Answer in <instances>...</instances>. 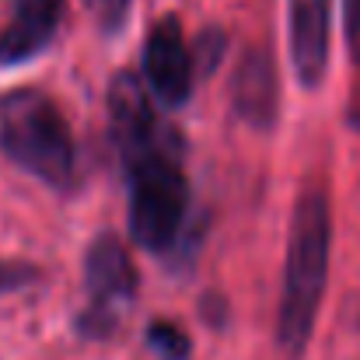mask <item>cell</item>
Wrapping results in <instances>:
<instances>
[{
  "mask_svg": "<svg viewBox=\"0 0 360 360\" xmlns=\"http://www.w3.org/2000/svg\"><path fill=\"white\" fill-rule=\"evenodd\" d=\"M133 287H136V273L126 248L116 238H98L88 252V290L95 304L98 308L120 304L122 297L133 294Z\"/></svg>",
  "mask_w": 360,
  "mask_h": 360,
  "instance_id": "obj_8",
  "label": "cell"
},
{
  "mask_svg": "<svg viewBox=\"0 0 360 360\" xmlns=\"http://www.w3.org/2000/svg\"><path fill=\"white\" fill-rule=\"evenodd\" d=\"M84 4L91 7V14L105 28H120L122 18H126V7H129V0H84Z\"/></svg>",
  "mask_w": 360,
  "mask_h": 360,
  "instance_id": "obj_11",
  "label": "cell"
},
{
  "mask_svg": "<svg viewBox=\"0 0 360 360\" xmlns=\"http://www.w3.org/2000/svg\"><path fill=\"white\" fill-rule=\"evenodd\" d=\"M143 74H147L150 95L165 109H179L193 95V56L172 18H165L150 32L147 49H143Z\"/></svg>",
  "mask_w": 360,
  "mask_h": 360,
  "instance_id": "obj_5",
  "label": "cell"
},
{
  "mask_svg": "<svg viewBox=\"0 0 360 360\" xmlns=\"http://www.w3.org/2000/svg\"><path fill=\"white\" fill-rule=\"evenodd\" d=\"M63 14V0H14V18L0 32V67L32 60L53 35Z\"/></svg>",
  "mask_w": 360,
  "mask_h": 360,
  "instance_id": "obj_7",
  "label": "cell"
},
{
  "mask_svg": "<svg viewBox=\"0 0 360 360\" xmlns=\"http://www.w3.org/2000/svg\"><path fill=\"white\" fill-rule=\"evenodd\" d=\"M357 126H360V116H357Z\"/></svg>",
  "mask_w": 360,
  "mask_h": 360,
  "instance_id": "obj_14",
  "label": "cell"
},
{
  "mask_svg": "<svg viewBox=\"0 0 360 360\" xmlns=\"http://www.w3.org/2000/svg\"><path fill=\"white\" fill-rule=\"evenodd\" d=\"M235 105L252 126H269L276 120V70L266 53L245 56L235 77Z\"/></svg>",
  "mask_w": 360,
  "mask_h": 360,
  "instance_id": "obj_9",
  "label": "cell"
},
{
  "mask_svg": "<svg viewBox=\"0 0 360 360\" xmlns=\"http://www.w3.org/2000/svg\"><path fill=\"white\" fill-rule=\"evenodd\" d=\"M290 56L304 84H319L329 63V0H290Z\"/></svg>",
  "mask_w": 360,
  "mask_h": 360,
  "instance_id": "obj_6",
  "label": "cell"
},
{
  "mask_svg": "<svg viewBox=\"0 0 360 360\" xmlns=\"http://www.w3.org/2000/svg\"><path fill=\"white\" fill-rule=\"evenodd\" d=\"M329 241H333L329 200L322 193L301 196L294 210V224H290L283 301H280V322H276V336L287 354H301L311 336L319 301L326 290V273H329Z\"/></svg>",
  "mask_w": 360,
  "mask_h": 360,
  "instance_id": "obj_1",
  "label": "cell"
},
{
  "mask_svg": "<svg viewBox=\"0 0 360 360\" xmlns=\"http://www.w3.org/2000/svg\"><path fill=\"white\" fill-rule=\"evenodd\" d=\"M347 42L360 60V0H347Z\"/></svg>",
  "mask_w": 360,
  "mask_h": 360,
  "instance_id": "obj_13",
  "label": "cell"
},
{
  "mask_svg": "<svg viewBox=\"0 0 360 360\" xmlns=\"http://www.w3.org/2000/svg\"><path fill=\"white\" fill-rule=\"evenodd\" d=\"M129 231L147 252H165L186 217V179L175 154L147 158L129 168Z\"/></svg>",
  "mask_w": 360,
  "mask_h": 360,
  "instance_id": "obj_3",
  "label": "cell"
},
{
  "mask_svg": "<svg viewBox=\"0 0 360 360\" xmlns=\"http://www.w3.org/2000/svg\"><path fill=\"white\" fill-rule=\"evenodd\" d=\"M150 343L161 350V357H168V360H182L186 350H189L186 336H179L172 326H150Z\"/></svg>",
  "mask_w": 360,
  "mask_h": 360,
  "instance_id": "obj_10",
  "label": "cell"
},
{
  "mask_svg": "<svg viewBox=\"0 0 360 360\" xmlns=\"http://www.w3.org/2000/svg\"><path fill=\"white\" fill-rule=\"evenodd\" d=\"M28 280H35V269H32V266H21V262H4V259H0V294L18 290V287H25Z\"/></svg>",
  "mask_w": 360,
  "mask_h": 360,
  "instance_id": "obj_12",
  "label": "cell"
},
{
  "mask_svg": "<svg viewBox=\"0 0 360 360\" xmlns=\"http://www.w3.org/2000/svg\"><path fill=\"white\" fill-rule=\"evenodd\" d=\"M109 112H112V133H116V143H120L126 168H133L147 158H161V154L175 150L172 133L158 122L154 109L143 98V88L129 74H122L112 84Z\"/></svg>",
  "mask_w": 360,
  "mask_h": 360,
  "instance_id": "obj_4",
  "label": "cell"
},
{
  "mask_svg": "<svg viewBox=\"0 0 360 360\" xmlns=\"http://www.w3.org/2000/svg\"><path fill=\"white\" fill-rule=\"evenodd\" d=\"M0 150L56 189H67L74 182L77 154L70 129L60 109L39 91L0 95Z\"/></svg>",
  "mask_w": 360,
  "mask_h": 360,
  "instance_id": "obj_2",
  "label": "cell"
}]
</instances>
